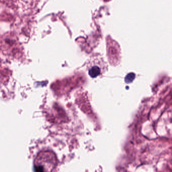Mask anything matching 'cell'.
<instances>
[{"instance_id": "cell-1", "label": "cell", "mask_w": 172, "mask_h": 172, "mask_svg": "<svg viewBox=\"0 0 172 172\" xmlns=\"http://www.w3.org/2000/svg\"><path fill=\"white\" fill-rule=\"evenodd\" d=\"M57 163V157L54 153L49 151H42L34 159V171L35 172H51Z\"/></svg>"}, {"instance_id": "cell-2", "label": "cell", "mask_w": 172, "mask_h": 172, "mask_svg": "<svg viewBox=\"0 0 172 172\" xmlns=\"http://www.w3.org/2000/svg\"><path fill=\"white\" fill-rule=\"evenodd\" d=\"M103 64L100 59H96L90 62L88 66V72L90 76L95 78L101 75L103 71Z\"/></svg>"}, {"instance_id": "cell-3", "label": "cell", "mask_w": 172, "mask_h": 172, "mask_svg": "<svg viewBox=\"0 0 172 172\" xmlns=\"http://www.w3.org/2000/svg\"><path fill=\"white\" fill-rule=\"evenodd\" d=\"M134 74H129L125 77V81L127 83H130L132 82L135 78Z\"/></svg>"}]
</instances>
